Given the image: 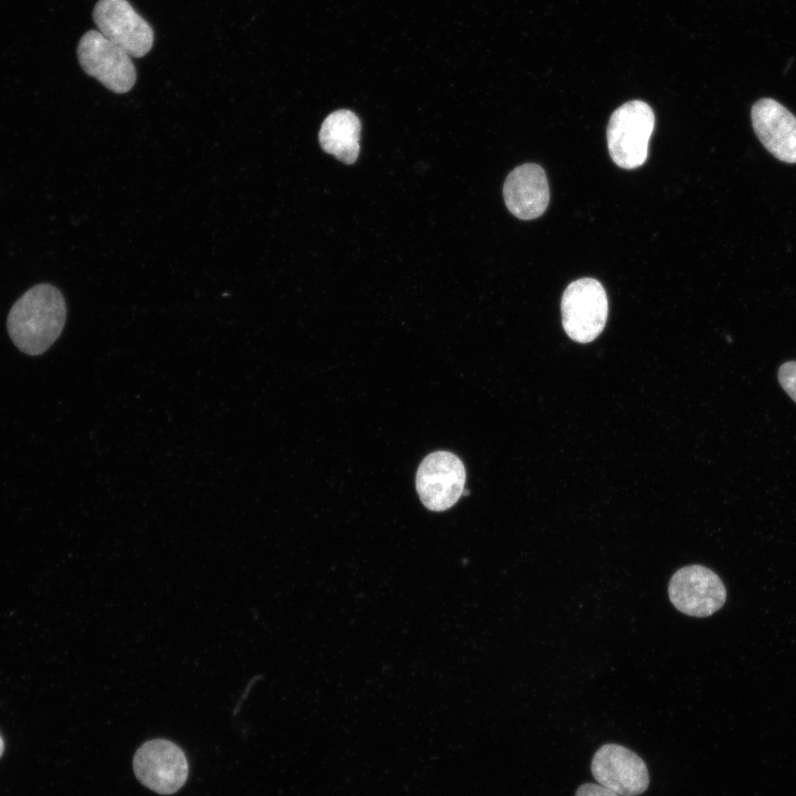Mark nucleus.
Returning a JSON list of instances; mask_svg holds the SVG:
<instances>
[{"label":"nucleus","instance_id":"obj_1","mask_svg":"<svg viewBox=\"0 0 796 796\" xmlns=\"http://www.w3.org/2000/svg\"><path fill=\"white\" fill-rule=\"evenodd\" d=\"M66 305L53 285L39 284L27 291L8 315V332L15 346L29 355L45 352L60 336Z\"/></svg>","mask_w":796,"mask_h":796},{"label":"nucleus","instance_id":"obj_10","mask_svg":"<svg viewBox=\"0 0 796 796\" xmlns=\"http://www.w3.org/2000/svg\"><path fill=\"white\" fill-rule=\"evenodd\" d=\"M754 132L777 159L796 164V117L773 98L758 100L751 109Z\"/></svg>","mask_w":796,"mask_h":796},{"label":"nucleus","instance_id":"obj_5","mask_svg":"<svg viewBox=\"0 0 796 796\" xmlns=\"http://www.w3.org/2000/svg\"><path fill=\"white\" fill-rule=\"evenodd\" d=\"M133 766L138 781L161 795L178 792L188 776L185 753L178 745L164 739L144 743L135 753Z\"/></svg>","mask_w":796,"mask_h":796},{"label":"nucleus","instance_id":"obj_11","mask_svg":"<svg viewBox=\"0 0 796 796\" xmlns=\"http://www.w3.org/2000/svg\"><path fill=\"white\" fill-rule=\"evenodd\" d=\"M503 197L510 212L519 219L532 220L542 216L549 202L544 169L536 164L513 169L505 179Z\"/></svg>","mask_w":796,"mask_h":796},{"label":"nucleus","instance_id":"obj_4","mask_svg":"<svg viewBox=\"0 0 796 796\" xmlns=\"http://www.w3.org/2000/svg\"><path fill=\"white\" fill-rule=\"evenodd\" d=\"M77 59L84 72L98 80L106 88L122 94L136 82L132 57L100 31L90 30L77 45Z\"/></svg>","mask_w":796,"mask_h":796},{"label":"nucleus","instance_id":"obj_12","mask_svg":"<svg viewBox=\"0 0 796 796\" xmlns=\"http://www.w3.org/2000/svg\"><path fill=\"white\" fill-rule=\"evenodd\" d=\"M362 124L355 113L338 109L324 119L318 140L323 150L346 165L354 164L359 155Z\"/></svg>","mask_w":796,"mask_h":796},{"label":"nucleus","instance_id":"obj_9","mask_svg":"<svg viewBox=\"0 0 796 796\" xmlns=\"http://www.w3.org/2000/svg\"><path fill=\"white\" fill-rule=\"evenodd\" d=\"M597 783L621 796H637L647 790L649 773L645 761L633 751L618 744H605L591 760Z\"/></svg>","mask_w":796,"mask_h":796},{"label":"nucleus","instance_id":"obj_2","mask_svg":"<svg viewBox=\"0 0 796 796\" xmlns=\"http://www.w3.org/2000/svg\"><path fill=\"white\" fill-rule=\"evenodd\" d=\"M653 128L654 114L647 103L633 100L619 106L607 127V144L614 163L625 169L640 167L647 159Z\"/></svg>","mask_w":796,"mask_h":796},{"label":"nucleus","instance_id":"obj_7","mask_svg":"<svg viewBox=\"0 0 796 796\" xmlns=\"http://www.w3.org/2000/svg\"><path fill=\"white\" fill-rule=\"evenodd\" d=\"M93 19L98 31L130 57H142L153 48V28L127 0H98Z\"/></svg>","mask_w":796,"mask_h":796},{"label":"nucleus","instance_id":"obj_14","mask_svg":"<svg viewBox=\"0 0 796 796\" xmlns=\"http://www.w3.org/2000/svg\"><path fill=\"white\" fill-rule=\"evenodd\" d=\"M575 796H621L599 784L586 783L580 785Z\"/></svg>","mask_w":796,"mask_h":796},{"label":"nucleus","instance_id":"obj_15","mask_svg":"<svg viewBox=\"0 0 796 796\" xmlns=\"http://www.w3.org/2000/svg\"><path fill=\"white\" fill-rule=\"evenodd\" d=\"M3 751H4V743H3V739L0 735V757L3 754Z\"/></svg>","mask_w":796,"mask_h":796},{"label":"nucleus","instance_id":"obj_13","mask_svg":"<svg viewBox=\"0 0 796 796\" xmlns=\"http://www.w3.org/2000/svg\"><path fill=\"white\" fill-rule=\"evenodd\" d=\"M778 381L787 395L796 402V362H787L779 367Z\"/></svg>","mask_w":796,"mask_h":796},{"label":"nucleus","instance_id":"obj_6","mask_svg":"<svg viewBox=\"0 0 796 796\" xmlns=\"http://www.w3.org/2000/svg\"><path fill=\"white\" fill-rule=\"evenodd\" d=\"M465 469L462 461L448 451L428 454L416 475V489L423 505L436 512L453 506L463 493Z\"/></svg>","mask_w":796,"mask_h":796},{"label":"nucleus","instance_id":"obj_3","mask_svg":"<svg viewBox=\"0 0 796 796\" xmlns=\"http://www.w3.org/2000/svg\"><path fill=\"white\" fill-rule=\"evenodd\" d=\"M561 310L563 327L573 341H594L603 332L608 316L604 286L591 277L572 282L564 291Z\"/></svg>","mask_w":796,"mask_h":796},{"label":"nucleus","instance_id":"obj_8","mask_svg":"<svg viewBox=\"0 0 796 796\" xmlns=\"http://www.w3.org/2000/svg\"><path fill=\"white\" fill-rule=\"evenodd\" d=\"M669 597L681 612L708 617L725 603L726 591L721 578L710 568L690 565L678 569L669 583Z\"/></svg>","mask_w":796,"mask_h":796}]
</instances>
